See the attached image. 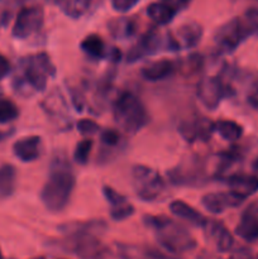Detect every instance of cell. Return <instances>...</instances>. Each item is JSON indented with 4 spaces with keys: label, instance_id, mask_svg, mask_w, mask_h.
<instances>
[{
    "label": "cell",
    "instance_id": "obj_1",
    "mask_svg": "<svg viewBox=\"0 0 258 259\" xmlns=\"http://www.w3.org/2000/svg\"><path fill=\"white\" fill-rule=\"evenodd\" d=\"M75 185L72 166L65 156L57 154L51 162L47 181L40 190V201L48 211H62L70 202Z\"/></svg>",
    "mask_w": 258,
    "mask_h": 259
},
{
    "label": "cell",
    "instance_id": "obj_2",
    "mask_svg": "<svg viewBox=\"0 0 258 259\" xmlns=\"http://www.w3.org/2000/svg\"><path fill=\"white\" fill-rule=\"evenodd\" d=\"M143 223L152 229L158 244L172 254L185 253L196 248V240L182 224L164 215H144Z\"/></svg>",
    "mask_w": 258,
    "mask_h": 259
},
{
    "label": "cell",
    "instance_id": "obj_3",
    "mask_svg": "<svg viewBox=\"0 0 258 259\" xmlns=\"http://www.w3.org/2000/svg\"><path fill=\"white\" fill-rule=\"evenodd\" d=\"M113 116L121 131L137 134L149 123V114L143 101L133 93L124 91L113 104Z\"/></svg>",
    "mask_w": 258,
    "mask_h": 259
},
{
    "label": "cell",
    "instance_id": "obj_4",
    "mask_svg": "<svg viewBox=\"0 0 258 259\" xmlns=\"http://www.w3.org/2000/svg\"><path fill=\"white\" fill-rule=\"evenodd\" d=\"M55 75L56 67L47 53L28 56L20 62L19 76L15 78L17 90L28 88L32 91H43L47 88L48 78Z\"/></svg>",
    "mask_w": 258,
    "mask_h": 259
},
{
    "label": "cell",
    "instance_id": "obj_5",
    "mask_svg": "<svg viewBox=\"0 0 258 259\" xmlns=\"http://www.w3.org/2000/svg\"><path fill=\"white\" fill-rule=\"evenodd\" d=\"M257 13L252 12L245 19L234 18L222 27L218 28L214 34L215 50L220 55L233 53L249 35L257 29Z\"/></svg>",
    "mask_w": 258,
    "mask_h": 259
},
{
    "label": "cell",
    "instance_id": "obj_6",
    "mask_svg": "<svg viewBox=\"0 0 258 259\" xmlns=\"http://www.w3.org/2000/svg\"><path fill=\"white\" fill-rule=\"evenodd\" d=\"M132 185L136 195L144 202H153L166 192V184L157 171L144 164L132 168Z\"/></svg>",
    "mask_w": 258,
    "mask_h": 259
},
{
    "label": "cell",
    "instance_id": "obj_7",
    "mask_svg": "<svg viewBox=\"0 0 258 259\" xmlns=\"http://www.w3.org/2000/svg\"><path fill=\"white\" fill-rule=\"evenodd\" d=\"M169 182L174 186L200 187L207 182L204 162L199 157H189L167 172Z\"/></svg>",
    "mask_w": 258,
    "mask_h": 259
},
{
    "label": "cell",
    "instance_id": "obj_8",
    "mask_svg": "<svg viewBox=\"0 0 258 259\" xmlns=\"http://www.w3.org/2000/svg\"><path fill=\"white\" fill-rule=\"evenodd\" d=\"M232 94L230 86L220 76H204L200 78L196 88L197 98L209 110H215Z\"/></svg>",
    "mask_w": 258,
    "mask_h": 259
},
{
    "label": "cell",
    "instance_id": "obj_9",
    "mask_svg": "<svg viewBox=\"0 0 258 259\" xmlns=\"http://www.w3.org/2000/svg\"><path fill=\"white\" fill-rule=\"evenodd\" d=\"M45 20V13L39 7L24 8L19 12L13 27V37L24 39L37 33L42 28Z\"/></svg>",
    "mask_w": 258,
    "mask_h": 259
},
{
    "label": "cell",
    "instance_id": "obj_10",
    "mask_svg": "<svg viewBox=\"0 0 258 259\" xmlns=\"http://www.w3.org/2000/svg\"><path fill=\"white\" fill-rule=\"evenodd\" d=\"M202 38V27L197 23H186L176 30L175 34L168 33L166 48L168 51L190 50L196 47Z\"/></svg>",
    "mask_w": 258,
    "mask_h": 259
},
{
    "label": "cell",
    "instance_id": "obj_11",
    "mask_svg": "<svg viewBox=\"0 0 258 259\" xmlns=\"http://www.w3.org/2000/svg\"><path fill=\"white\" fill-rule=\"evenodd\" d=\"M214 133L215 123L204 116L185 120L179 125V134L187 143H195L196 141L207 142Z\"/></svg>",
    "mask_w": 258,
    "mask_h": 259
},
{
    "label": "cell",
    "instance_id": "obj_12",
    "mask_svg": "<svg viewBox=\"0 0 258 259\" xmlns=\"http://www.w3.org/2000/svg\"><path fill=\"white\" fill-rule=\"evenodd\" d=\"M162 47H163V39L159 33L156 29H151L144 33L137 45L132 47V50L126 55V61L129 63H134L149 56L156 55L161 51Z\"/></svg>",
    "mask_w": 258,
    "mask_h": 259
},
{
    "label": "cell",
    "instance_id": "obj_13",
    "mask_svg": "<svg viewBox=\"0 0 258 259\" xmlns=\"http://www.w3.org/2000/svg\"><path fill=\"white\" fill-rule=\"evenodd\" d=\"M223 182L229 187V192L244 201L258 191V177L245 174H233L222 177Z\"/></svg>",
    "mask_w": 258,
    "mask_h": 259
},
{
    "label": "cell",
    "instance_id": "obj_14",
    "mask_svg": "<svg viewBox=\"0 0 258 259\" xmlns=\"http://www.w3.org/2000/svg\"><path fill=\"white\" fill-rule=\"evenodd\" d=\"M103 195L110 206V218L115 222H123L134 214V206L124 195L119 194L111 186L103 187Z\"/></svg>",
    "mask_w": 258,
    "mask_h": 259
},
{
    "label": "cell",
    "instance_id": "obj_15",
    "mask_svg": "<svg viewBox=\"0 0 258 259\" xmlns=\"http://www.w3.org/2000/svg\"><path fill=\"white\" fill-rule=\"evenodd\" d=\"M243 202L239 197L232 192H210L201 197V204L204 209L211 214H222L225 210L239 206Z\"/></svg>",
    "mask_w": 258,
    "mask_h": 259
},
{
    "label": "cell",
    "instance_id": "obj_16",
    "mask_svg": "<svg viewBox=\"0 0 258 259\" xmlns=\"http://www.w3.org/2000/svg\"><path fill=\"white\" fill-rule=\"evenodd\" d=\"M42 139L38 136H29L20 138L13 144V153L24 163L34 162L40 156Z\"/></svg>",
    "mask_w": 258,
    "mask_h": 259
},
{
    "label": "cell",
    "instance_id": "obj_17",
    "mask_svg": "<svg viewBox=\"0 0 258 259\" xmlns=\"http://www.w3.org/2000/svg\"><path fill=\"white\" fill-rule=\"evenodd\" d=\"M206 234L209 235L210 239L214 242L215 247L219 252L227 253L234 245V238L230 234L229 230L218 220H207V224L205 225Z\"/></svg>",
    "mask_w": 258,
    "mask_h": 259
},
{
    "label": "cell",
    "instance_id": "obj_18",
    "mask_svg": "<svg viewBox=\"0 0 258 259\" xmlns=\"http://www.w3.org/2000/svg\"><path fill=\"white\" fill-rule=\"evenodd\" d=\"M234 232L245 242H258V212L253 210V206H249L243 212Z\"/></svg>",
    "mask_w": 258,
    "mask_h": 259
},
{
    "label": "cell",
    "instance_id": "obj_19",
    "mask_svg": "<svg viewBox=\"0 0 258 259\" xmlns=\"http://www.w3.org/2000/svg\"><path fill=\"white\" fill-rule=\"evenodd\" d=\"M176 70V63L163 58V60L153 61V62H149L146 66H143L141 70V75L144 80L151 81V82H157V81L168 78L169 76L174 75Z\"/></svg>",
    "mask_w": 258,
    "mask_h": 259
},
{
    "label": "cell",
    "instance_id": "obj_20",
    "mask_svg": "<svg viewBox=\"0 0 258 259\" xmlns=\"http://www.w3.org/2000/svg\"><path fill=\"white\" fill-rule=\"evenodd\" d=\"M169 211L175 217L180 218L182 220H186L187 223H190L194 227L205 228V225L207 224V219L201 212L197 211L195 207L190 206L189 204H186L182 200H175V201H172L169 204Z\"/></svg>",
    "mask_w": 258,
    "mask_h": 259
},
{
    "label": "cell",
    "instance_id": "obj_21",
    "mask_svg": "<svg viewBox=\"0 0 258 259\" xmlns=\"http://www.w3.org/2000/svg\"><path fill=\"white\" fill-rule=\"evenodd\" d=\"M81 51L93 60H103V58L110 57L111 51L108 52L105 42L103 38L98 34H89L82 39L80 45Z\"/></svg>",
    "mask_w": 258,
    "mask_h": 259
},
{
    "label": "cell",
    "instance_id": "obj_22",
    "mask_svg": "<svg viewBox=\"0 0 258 259\" xmlns=\"http://www.w3.org/2000/svg\"><path fill=\"white\" fill-rule=\"evenodd\" d=\"M62 234H72V233H95L100 235L105 232L106 224L103 220H90V222H75L67 223L58 227Z\"/></svg>",
    "mask_w": 258,
    "mask_h": 259
},
{
    "label": "cell",
    "instance_id": "obj_23",
    "mask_svg": "<svg viewBox=\"0 0 258 259\" xmlns=\"http://www.w3.org/2000/svg\"><path fill=\"white\" fill-rule=\"evenodd\" d=\"M177 10L167 3H152L147 8V15L158 25H166L174 20Z\"/></svg>",
    "mask_w": 258,
    "mask_h": 259
},
{
    "label": "cell",
    "instance_id": "obj_24",
    "mask_svg": "<svg viewBox=\"0 0 258 259\" xmlns=\"http://www.w3.org/2000/svg\"><path fill=\"white\" fill-rule=\"evenodd\" d=\"M110 34L116 39H126L136 34L137 23L131 18H115L108 24Z\"/></svg>",
    "mask_w": 258,
    "mask_h": 259
},
{
    "label": "cell",
    "instance_id": "obj_25",
    "mask_svg": "<svg viewBox=\"0 0 258 259\" xmlns=\"http://www.w3.org/2000/svg\"><path fill=\"white\" fill-rule=\"evenodd\" d=\"M17 184V171L12 164L0 166V199L13 195Z\"/></svg>",
    "mask_w": 258,
    "mask_h": 259
},
{
    "label": "cell",
    "instance_id": "obj_26",
    "mask_svg": "<svg viewBox=\"0 0 258 259\" xmlns=\"http://www.w3.org/2000/svg\"><path fill=\"white\" fill-rule=\"evenodd\" d=\"M215 132L228 142H237L243 136L242 125L238 124L237 121L227 120V119H223V120L215 123Z\"/></svg>",
    "mask_w": 258,
    "mask_h": 259
},
{
    "label": "cell",
    "instance_id": "obj_27",
    "mask_svg": "<svg viewBox=\"0 0 258 259\" xmlns=\"http://www.w3.org/2000/svg\"><path fill=\"white\" fill-rule=\"evenodd\" d=\"M61 10L70 18H80L90 7V0H58Z\"/></svg>",
    "mask_w": 258,
    "mask_h": 259
},
{
    "label": "cell",
    "instance_id": "obj_28",
    "mask_svg": "<svg viewBox=\"0 0 258 259\" xmlns=\"http://www.w3.org/2000/svg\"><path fill=\"white\" fill-rule=\"evenodd\" d=\"M94 142L90 138H86L83 141L78 142L73 151V159L77 162L78 164H86L89 162V157H90L91 151H93Z\"/></svg>",
    "mask_w": 258,
    "mask_h": 259
},
{
    "label": "cell",
    "instance_id": "obj_29",
    "mask_svg": "<svg viewBox=\"0 0 258 259\" xmlns=\"http://www.w3.org/2000/svg\"><path fill=\"white\" fill-rule=\"evenodd\" d=\"M19 115L18 106L8 99H0V124H7L15 120Z\"/></svg>",
    "mask_w": 258,
    "mask_h": 259
},
{
    "label": "cell",
    "instance_id": "obj_30",
    "mask_svg": "<svg viewBox=\"0 0 258 259\" xmlns=\"http://www.w3.org/2000/svg\"><path fill=\"white\" fill-rule=\"evenodd\" d=\"M201 65H202V58L201 56L199 55H191L189 56V57L184 58L181 62H179V65L176 63L177 70H180L184 75L186 76L192 75V73H195L196 71H199L200 68H201Z\"/></svg>",
    "mask_w": 258,
    "mask_h": 259
},
{
    "label": "cell",
    "instance_id": "obj_31",
    "mask_svg": "<svg viewBox=\"0 0 258 259\" xmlns=\"http://www.w3.org/2000/svg\"><path fill=\"white\" fill-rule=\"evenodd\" d=\"M100 141L106 148H114V147H118L120 144L121 137L119 132L114 131V129H105V131L101 132Z\"/></svg>",
    "mask_w": 258,
    "mask_h": 259
},
{
    "label": "cell",
    "instance_id": "obj_32",
    "mask_svg": "<svg viewBox=\"0 0 258 259\" xmlns=\"http://www.w3.org/2000/svg\"><path fill=\"white\" fill-rule=\"evenodd\" d=\"M77 131L81 136L90 137L100 132V125L90 119H81L77 123Z\"/></svg>",
    "mask_w": 258,
    "mask_h": 259
},
{
    "label": "cell",
    "instance_id": "obj_33",
    "mask_svg": "<svg viewBox=\"0 0 258 259\" xmlns=\"http://www.w3.org/2000/svg\"><path fill=\"white\" fill-rule=\"evenodd\" d=\"M138 2L139 0H111V5L116 12L126 13L133 9L138 4Z\"/></svg>",
    "mask_w": 258,
    "mask_h": 259
},
{
    "label": "cell",
    "instance_id": "obj_34",
    "mask_svg": "<svg viewBox=\"0 0 258 259\" xmlns=\"http://www.w3.org/2000/svg\"><path fill=\"white\" fill-rule=\"evenodd\" d=\"M227 259H258V254L249 248H239L234 250Z\"/></svg>",
    "mask_w": 258,
    "mask_h": 259
},
{
    "label": "cell",
    "instance_id": "obj_35",
    "mask_svg": "<svg viewBox=\"0 0 258 259\" xmlns=\"http://www.w3.org/2000/svg\"><path fill=\"white\" fill-rule=\"evenodd\" d=\"M247 101L253 109L258 110V80L254 81L248 90Z\"/></svg>",
    "mask_w": 258,
    "mask_h": 259
},
{
    "label": "cell",
    "instance_id": "obj_36",
    "mask_svg": "<svg viewBox=\"0 0 258 259\" xmlns=\"http://www.w3.org/2000/svg\"><path fill=\"white\" fill-rule=\"evenodd\" d=\"M10 72V63L3 55H0V80L8 76Z\"/></svg>",
    "mask_w": 258,
    "mask_h": 259
},
{
    "label": "cell",
    "instance_id": "obj_37",
    "mask_svg": "<svg viewBox=\"0 0 258 259\" xmlns=\"http://www.w3.org/2000/svg\"><path fill=\"white\" fill-rule=\"evenodd\" d=\"M168 2L171 3L169 5H172V7L177 10V9H184V8H186L187 5L190 4L191 0H168Z\"/></svg>",
    "mask_w": 258,
    "mask_h": 259
},
{
    "label": "cell",
    "instance_id": "obj_38",
    "mask_svg": "<svg viewBox=\"0 0 258 259\" xmlns=\"http://www.w3.org/2000/svg\"><path fill=\"white\" fill-rule=\"evenodd\" d=\"M252 167H253V169H254V171L258 172V158L254 159V162H253Z\"/></svg>",
    "mask_w": 258,
    "mask_h": 259
},
{
    "label": "cell",
    "instance_id": "obj_39",
    "mask_svg": "<svg viewBox=\"0 0 258 259\" xmlns=\"http://www.w3.org/2000/svg\"><path fill=\"white\" fill-rule=\"evenodd\" d=\"M7 15H5V14H3V15H0V24H2V23H4V24H5V23H7Z\"/></svg>",
    "mask_w": 258,
    "mask_h": 259
},
{
    "label": "cell",
    "instance_id": "obj_40",
    "mask_svg": "<svg viewBox=\"0 0 258 259\" xmlns=\"http://www.w3.org/2000/svg\"><path fill=\"white\" fill-rule=\"evenodd\" d=\"M7 136H8V134H5V133H2V132H0V142H2L3 139H4L5 137H7Z\"/></svg>",
    "mask_w": 258,
    "mask_h": 259
},
{
    "label": "cell",
    "instance_id": "obj_41",
    "mask_svg": "<svg viewBox=\"0 0 258 259\" xmlns=\"http://www.w3.org/2000/svg\"><path fill=\"white\" fill-rule=\"evenodd\" d=\"M0 259H4V257H3V253H2V249H0Z\"/></svg>",
    "mask_w": 258,
    "mask_h": 259
},
{
    "label": "cell",
    "instance_id": "obj_42",
    "mask_svg": "<svg viewBox=\"0 0 258 259\" xmlns=\"http://www.w3.org/2000/svg\"><path fill=\"white\" fill-rule=\"evenodd\" d=\"M32 259H46L45 257H35V258H32Z\"/></svg>",
    "mask_w": 258,
    "mask_h": 259
},
{
    "label": "cell",
    "instance_id": "obj_43",
    "mask_svg": "<svg viewBox=\"0 0 258 259\" xmlns=\"http://www.w3.org/2000/svg\"><path fill=\"white\" fill-rule=\"evenodd\" d=\"M51 2H53V3H56V4H57V3H58V0H51Z\"/></svg>",
    "mask_w": 258,
    "mask_h": 259
},
{
    "label": "cell",
    "instance_id": "obj_44",
    "mask_svg": "<svg viewBox=\"0 0 258 259\" xmlns=\"http://www.w3.org/2000/svg\"><path fill=\"white\" fill-rule=\"evenodd\" d=\"M166 2H168V0H166Z\"/></svg>",
    "mask_w": 258,
    "mask_h": 259
}]
</instances>
